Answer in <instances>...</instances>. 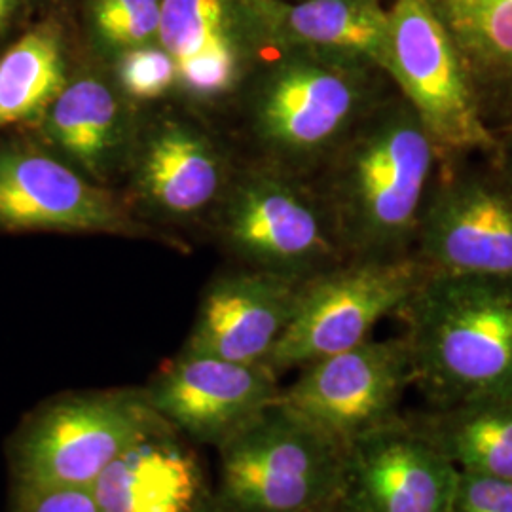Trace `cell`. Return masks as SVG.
Returning <instances> with one entry per match:
<instances>
[{"mask_svg":"<svg viewBox=\"0 0 512 512\" xmlns=\"http://www.w3.org/2000/svg\"><path fill=\"white\" fill-rule=\"evenodd\" d=\"M440 152L416 110L391 92L321 165L315 190L344 258L414 255Z\"/></svg>","mask_w":512,"mask_h":512,"instance_id":"6da1fadb","label":"cell"},{"mask_svg":"<svg viewBox=\"0 0 512 512\" xmlns=\"http://www.w3.org/2000/svg\"><path fill=\"white\" fill-rule=\"evenodd\" d=\"M395 317L429 406L512 399V279L429 270Z\"/></svg>","mask_w":512,"mask_h":512,"instance_id":"7a4b0ae2","label":"cell"},{"mask_svg":"<svg viewBox=\"0 0 512 512\" xmlns=\"http://www.w3.org/2000/svg\"><path fill=\"white\" fill-rule=\"evenodd\" d=\"M391 92L389 76L365 59L279 50L253 86V129L279 167H321Z\"/></svg>","mask_w":512,"mask_h":512,"instance_id":"3957f363","label":"cell"},{"mask_svg":"<svg viewBox=\"0 0 512 512\" xmlns=\"http://www.w3.org/2000/svg\"><path fill=\"white\" fill-rule=\"evenodd\" d=\"M164 421L145 389L65 393L38 404L8 440L12 503L50 490H92L131 442Z\"/></svg>","mask_w":512,"mask_h":512,"instance_id":"277c9868","label":"cell"},{"mask_svg":"<svg viewBox=\"0 0 512 512\" xmlns=\"http://www.w3.org/2000/svg\"><path fill=\"white\" fill-rule=\"evenodd\" d=\"M217 450L220 512H310L342 492L344 448L279 397Z\"/></svg>","mask_w":512,"mask_h":512,"instance_id":"5b68a950","label":"cell"},{"mask_svg":"<svg viewBox=\"0 0 512 512\" xmlns=\"http://www.w3.org/2000/svg\"><path fill=\"white\" fill-rule=\"evenodd\" d=\"M429 270L414 255L346 258L306 279L268 365L281 376L363 344L380 321L399 313Z\"/></svg>","mask_w":512,"mask_h":512,"instance_id":"8992f818","label":"cell"},{"mask_svg":"<svg viewBox=\"0 0 512 512\" xmlns=\"http://www.w3.org/2000/svg\"><path fill=\"white\" fill-rule=\"evenodd\" d=\"M385 74L420 116L440 160L494 154L495 133L429 0H393L387 8Z\"/></svg>","mask_w":512,"mask_h":512,"instance_id":"52a82bcc","label":"cell"},{"mask_svg":"<svg viewBox=\"0 0 512 512\" xmlns=\"http://www.w3.org/2000/svg\"><path fill=\"white\" fill-rule=\"evenodd\" d=\"M414 256L431 270L512 279V188L492 154L440 160Z\"/></svg>","mask_w":512,"mask_h":512,"instance_id":"ba28073f","label":"cell"},{"mask_svg":"<svg viewBox=\"0 0 512 512\" xmlns=\"http://www.w3.org/2000/svg\"><path fill=\"white\" fill-rule=\"evenodd\" d=\"M222 220L230 245L256 270L306 281L346 260L313 186L279 165L247 173Z\"/></svg>","mask_w":512,"mask_h":512,"instance_id":"9c48e42d","label":"cell"},{"mask_svg":"<svg viewBox=\"0 0 512 512\" xmlns=\"http://www.w3.org/2000/svg\"><path fill=\"white\" fill-rule=\"evenodd\" d=\"M414 385L403 336L368 338L300 368L279 401L319 433L346 448L353 440L397 420L404 395Z\"/></svg>","mask_w":512,"mask_h":512,"instance_id":"30bf717a","label":"cell"},{"mask_svg":"<svg viewBox=\"0 0 512 512\" xmlns=\"http://www.w3.org/2000/svg\"><path fill=\"white\" fill-rule=\"evenodd\" d=\"M281 393L270 365L183 351L145 387L150 406L190 442L220 448Z\"/></svg>","mask_w":512,"mask_h":512,"instance_id":"8fae6325","label":"cell"},{"mask_svg":"<svg viewBox=\"0 0 512 512\" xmlns=\"http://www.w3.org/2000/svg\"><path fill=\"white\" fill-rule=\"evenodd\" d=\"M0 230L135 236L141 226L112 192L31 147H0Z\"/></svg>","mask_w":512,"mask_h":512,"instance_id":"7c38bea8","label":"cell"},{"mask_svg":"<svg viewBox=\"0 0 512 512\" xmlns=\"http://www.w3.org/2000/svg\"><path fill=\"white\" fill-rule=\"evenodd\" d=\"M458 476L403 412L344 448L340 495L353 512H448Z\"/></svg>","mask_w":512,"mask_h":512,"instance_id":"4fadbf2b","label":"cell"},{"mask_svg":"<svg viewBox=\"0 0 512 512\" xmlns=\"http://www.w3.org/2000/svg\"><path fill=\"white\" fill-rule=\"evenodd\" d=\"M158 44L177 65L179 88L217 103L241 90L266 42L241 0H162Z\"/></svg>","mask_w":512,"mask_h":512,"instance_id":"5bb4252c","label":"cell"},{"mask_svg":"<svg viewBox=\"0 0 512 512\" xmlns=\"http://www.w3.org/2000/svg\"><path fill=\"white\" fill-rule=\"evenodd\" d=\"M304 281L264 270L224 275L211 283L183 351L243 365H268Z\"/></svg>","mask_w":512,"mask_h":512,"instance_id":"9a60e30c","label":"cell"},{"mask_svg":"<svg viewBox=\"0 0 512 512\" xmlns=\"http://www.w3.org/2000/svg\"><path fill=\"white\" fill-rule=\"evenodd\" d=\"M92 494L101 512H203L215 501L202 458L169 421L131 442Z\"/></svg>","mask_w":512,"mask_h":512,"instance_id":"2e32d148","label":"cell"},{"mask_svg":"<svg viewBox=\"0 0 512 512\" xmlns=\"http://www.w3.org/2000/svg\"><path fill=\"white\" fill-rule=\"evenodd\" d=\"M266 46L346 55L385 73L387 8L382 0H241Z\"/></svg>","mask_w":512,"mask_h":512,"instance_id":"e0dca14e","label":"cell"},{"mask_svg":"<svg viewBox=\"0 0 512 512\" xmlns=\"http://www.w3.org/2000/svg\"><path fill=\"white\" fill-rule=\"evenodd\" d=\"M133 183L143 202L167 217H194L226 186L215 143L181 120H162L133 147Z\"/></svg>","mask_w":512,"mask_h":512,"instance_id":"ac0fdd59","label":"cell"},{"mask_svg":"<svg viewBox=\"0 0 512 512\" xmlns=\"http://www.w3.org/2000/svg\"><path fill=\"white\" fill-rule=\"evenodd\" d=\"M40 120L65 162L95 183H103L129 154L128 99L101 74L69 78Z\"/></svg>","mask_w":512,"mask_h":512,"instance_id":"d6986e66","label":"cell"},{"mask_svg":"<svg viewBox=\"0 0 512 512\" xmlns=\"http://www.w3.org/2000/svg\"><path fill=\"white\" fill-rule=\"evenodd\" d=\"M492 131L512 126V0H429Z\"/></svg>","mask_w":512,"mask_h":512,"instance_id":"ffe728a7","label":"cell"},{"mask_svg":"<svg viewBox=\"0 0 512 512\" xmlns=\"http://www.w3.org/2000/svg\"><path fill=\"white\" fill-rule=\"evenodd\" d=\"M408 416L461 475L512 480V399L429 406Z\"/></svg>","mask_w":512,"mask_h":512,"instance_id":"44dd1931","label":"cell"},{"mask_svg":"<svg viewBox=\"0 0 512 512\" xmlns=\"http://www.w3.org/2000/svg\"><path fill=\"white\" fill-rule=\"evenodd\" d=\"M67 80L59 25L27 31L0 57V129L40 120Z\"/></svg>","mask_w":512,"mask_h":512,"instance_id":"7402d4cb","label":"cell"},{"mask_svg":"<svg viewBox=\"0 0 512 512\" xmlns=\"http://www.w3.org/2000/svg\"><path fill=\"white\" fill-rule=\"evenodd\" d=\"M162 0H90L86 19L99 52L118 57L158 42Z\"/></svg>","mask_w":512,"mask_h":512,"instance_id":"603a6c76","label":"cell"},{"mask_svg":"<svg viewBox=\"0 0 512 512\" xmlns=\"http://www.w3.org/2000/svg\"><path fill=\"white\" fill-rule=\"evenodd\" d=\"M116 59V86L131 101H156L179 88L173 57L158 42L128 50Z\"/></svg>","mask_w":512,"mask_h":512,"instance_id":"cb8c5ba5","label":"cell"},{"mask_svg":"<svg viewBox=\"0 0 512 512\" xmlns=\"http://www.w3.org/2000/svg\"><path fill=\"white\" fill-rule=\"evenodd\" d=\"M448 512H512V480L459 473Z\"/></svg>","mask_w":512,"mask_h":512,"instance_id":"d4e9b609","label":"cell"},{"mask_svg":"<svg viewBox=\"0 0 512 512\" xmlns=\"http://www.w3.org/2000/svg\"><path fill=\"white\" fill-rule=\"evenodd\" d=\"M12 512H101L92 490H50L14 503Z\"/></svg>","mask_w":512,"mask_h":512,"instance_id":"484cf974","label":"cell"},{"mask_svg":"<svg viewBox=\"0 0 512 512\" xmlns=\"http://www.w3.org/2000/svg\"><path fill=\"white\" fill-rule=\"evenodd\" d=\"M497 147H495L494 158L495 165L499 167L501 175L512 188V126L511 128L499 129L495 131Z\"/></svg>","mask_w":512,"mask_h":512,"instance_id":"4316f807","label":"cell"},{"mask_svg":"<svg viewBox=\"0 0 512 512\" xmlns=\"http://www.w3.org/2000/svg\"><path fill=\"white\" fill-rule=\"evenodd\" d=\"M310 512H353L348 507V503L344 501V497L342 495H336L334 499H330L327 503H323V505H319L317 509H313Z\"/></svg>","mask_w":512,"mask_h":512,"instance_id":"83f0119b","label":"cell"},{"mask_svg":"<svg viewBox=\"0 0 512 512\" xmlns=\"http://www.w3.org/2000/svg\"><path fill=\"white\" fill-rule=\"evenodd\" d=\"M16 4H18V0H0V31L12 19V14L16 10Z\"/></svg>","mask_w":512,"mask_h":512,"instance_id":"f1b7e54d","label":"cell"},{"mask_svg":"<svg viewBox=\"0 0 512 512\" xmlns=\"http://www.w3.org/2000/svg\"><path fill=\"white\" fill-rule=\"evenodd\" d=\"M203 512H220V509L217 507V503L213 501V505H209V507H207Z\"/></svg>","mask_w":512,"mask_h":512,"instance_id":"f546056e","label":"cell"}]
</instances>
